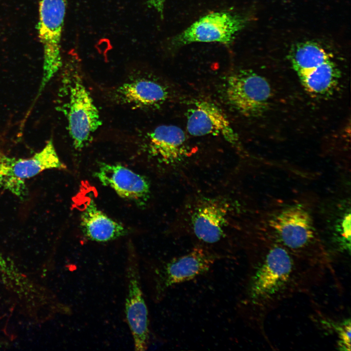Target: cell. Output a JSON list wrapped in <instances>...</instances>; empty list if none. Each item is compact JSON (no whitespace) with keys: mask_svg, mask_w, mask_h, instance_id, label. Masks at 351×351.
I'll return each mask as SVG.
<instances>
[{"mask_svg":"<svg viewBox=\"0 0 351 351\" xmlns=\"http://www.w3.org/2000/svg\"><path fill=\"white\" fill-rule=\"evenodd\" d=\"M261 242L239 304L242 315L249 321L261 318L293 292L301 280L300 262L273 236Z\"/></svg>","mask_w":351,"mask_h":351,"instance_id":"cell-1","label":"cell"},{"mask_svg":"<svg viewBox=\"0 0 351 351\" xmlns=\"http://www.w3.org/2000/svg\"><path fill=\"white\" fill-rule=\"evenodd\" d=\"M273 236L300 263L314 269L331 267L330 257L312 215L300 204L285 207L269 218Z\"/></svg>","mask_w":351,"mask_h":351,"instance_id":"cell-2","label":"cell"},{"mask_svg":"<svg viewBox=\"0 0 351 351\" xmlns=\"http://www.w3.org/2000/svg\"><path fill=\"white\" fill-rule=\"evenodd\" d=\"M62 78L59 94L64 101L58 108L66 117L75 148L80 150L91 142L102 121L75 61L66 67Z\"/></svg>","mask_w":351,"mask_h":351,"instance_id":"cell-3","label":"cell"},{"mask_svg":"<svg viewBox=\"0 0 351 351\" xmlns=\"http://www.w3.org/2000/svg\"><path fill=\"white\" fill-rule=\"evenodd\" d=\"M221 258L208 248L197 245L185 254L160 261L153 271L155 300H161L172 287L206 273Z\"/></svg>","mask_w":351,"mask_h":351,"instance_id":"cell-4","label":"cell"},{"mask_svg":"<svg viewBox=\"0 0 351 351\" xmlns=\"http://www.w3.org/2000/svg\"><path fill=\"white\" fill-rule=\"evenodd\" d=\"M65 0H40L37 30L43 47V73L36 99L62 65L60 40L66 12Z\"/></svg>","mask_w":351,"mask_h":351,"instance_id":"cell-5","label":"cell"},{"mask_svg":"<svg viewBox=\"0 0 351 351\" xmlns=\"http://www.w3.org/2000/svg\"><path fill=\"white\" fill-rule=\"evenodd\" d=\"M224 94L227 102L247 117H256L268 109L272 97L271 86L262 76L246 69L236 71L226 78Z\"/></svg>","mask_w":351,"mask_h":351,"instance_id":"cell-6","label":"cell"},{"mask_svg":"<svg viewBox=\"0 0 351 351\" xmlns=\"http://www.w3.org/2000/svg\"><path fill=\"white\" fill-rule=\"evenodd\" d=\"M247 21L246 18L228 11L211 13L173 37L170 44L175 48L194 42H218L230 45L244 28Z\"/></svg>","mask_w":351,"mask_h":351,"instance_id":"cell-7","label":"cell"},{"mask_svg":"<svg viewBox=\"0 0 351 351\" xmlns=\"http://www.w3.org/2000/svg\"><path fill=\"white\" fill-rule=\"evenodd\" d=\"M65 168L51 139L40 151L29 158L11 157L0 153V186L22 196L26 193V179L46 170Z\"/></svg>","mask_w":351,"mask_h":351,"instance_id":"cell-8","label":"cell"},{"mask_svg":"<svg viewBox=\"0 0 351 351\" xmlns=\"http://www.w3.org/2000/svg\"><path fill=\"white\" fill-rule=\"evenodd\" d=\"M127 294L125 313L137 351L146 350L150 338L148 310L144 299L137 258L132 254L126 263Z\"/></svg>","mask_w":351,"mask_h":351,"instance_id":"cell-9","label":"cell"},{"mask_svg":"<svg viewBox=\"0 0 351 351\" xmlns=\"http://www.w3.org/2000/svg\"><path fill=\"white\" fill-rule=\"evenodd\" d=\"M228 205L215 198L201 200L194 209L191 225L195 237L210 250L211 246L222 242L229 215ZM213 252V251H212Z\"/></svg>","mask_w":351,"mask_h":351,"instance_id":"cell-10","label":"cell"},{"mask_svg":"<svg viewBox=\"0 0 351 351\" xmlns=\"http://www.w3.org/2000/svg\"><path fill=\"white\" fill-rule=\"evenodd\" d=\"M94 176L103 185L113 189L120 197L139 206H144L150 198L148 180L120 164L100 163Z\"/></svg>","mask_w":351,"mask_h":351,"instance_id":"cell-11","label":"cell"},{"mask_svg":"<svg viewBox=\"0 0 351 351\" xmlns=\"http://www.w3.org/2000/svg\"><path fill=\"white\" fill-rule=\"evenodd\" d=\"M187 129L193 136H222L235 145L238 136L223 112L214 104L205 100L195 103L188 112Z\"/></svg>","mask_w":351,"mask_h":351,"instance_id":"cell-12","label":"cell"},{"mask_svg":"<svg viewBox=\"0 0 351 351\" xmlns=\"http://www.w3.org/2000/svg\"><path fill=\"white\" fill-rule=\"evenodd\" d=\"M150 153L161 162L169 165L181 160L187 153L184 131L173 125H162L148 134Z\"/></svg>","mask_w":351,"mask_h":351,"instance_id":"cell-13","label":"cell"},{"mask_svg":"<svg viewBox=\"0 0 351 351\" xmlns=\"http://www.w3.org/2000/svg\"><path fill=\"white\" fill-rule=\"evenodd\" d=\"M84 203L80 214V226L87 239L96 242H107L127 234L124 226L99 210L92 198L88 197Z\"/></svg>","mask_w":351,"mask_h":351,"instance_id":"cell-14","label":"cell"},{"mask_svg":"<svg viewBox=\"0 0 351 351\" xmlns=\"http://www.w3.org/2000/svg\"><path fill=\"white\" fill-rule=\"evenodd\" d=\"M115 98L121 103L137 108H153L162 104L168 93L160 83L147 78H138L124 83L114 92Z\"/></svg>","mask_w":351,"mask_h":351,"instance_id":"cell-15","label":"cell"},{"mask_svg":"<svg viewBox=\"0 0 351 351\" xmlns=\"http://www.w3.org/2000/svg\"><path fill=\"white\" fill-rule=\"evenodd\" d=\"M289 59L300 81L321 74L331 59L326 51L313 41L298 43L289 53Z\"/></svg>","mask_w":351,"mask_h":351,"instance_id":"cell-16","label":"cell"},{"mask_svg":"<svg viewBox=\"0 0 351 351\" xmlns=\"http://www.w3.org/2000/svg\"><path fill=\"white\" fill-rule=\"evenodd\" d=\"M329 229L332 241L341 251L351 250V211L346 205L338 209Z\"/></svg>","mask_w":351,"mask_h":351,"instance_id":"cell-17","label":"cell"},{"mask_svg":"<svg viewBox=\"0 0 351 351\" xmlns=\"http://www.w3.org/2000/svg\"><path fill=\"white\" fill-rule=\"evenodd\" d=\"M0 273L8 277L9 278H17V273L14 269L8 265L4 257L0 253Z\"/></svg>","mask_w":351,"mask_h":351,"instance_id":"cell-18","label":"cell"},{"mask_svg":"<svg viewBox=\"0 0 351 351\" xmlns=\"http://www.w3.org/2000/svg\"><path fill=\"white\" fill-rule=\"evenodd\" d=\"M166 0H148L147 5L150 8L155 10L162 19Z\"/></svg>","mask_w":351,"mask_h":351,"instance_id":"cell-19","label":"cell"},{"mask_svg":"<svg viewBox=\"0 0 351 351\" xmlns=\"http://www.w3.org/2000/svg\"></svg>","mask_w":351,"mask_h":351,"instance_id":"cell-20","label":"cell"}]
</instances>
